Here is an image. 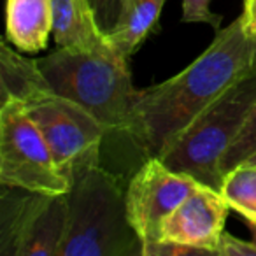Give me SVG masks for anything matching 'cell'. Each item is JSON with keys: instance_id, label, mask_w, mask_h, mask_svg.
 <instances>
[{"instance_id": "30bf717a", "label": "cell", "mask_w": 256, "mask_h": 256, "mask_svg": "<svg viewBox=\"0 0 256 256\" xmlns=\"http://www.w3.org/2000/svg\"><path fill=\"white\" fill-rule=\"evenodd\" d=\"M53 34L51 0H8L6 36L22 53H39Z\"/></svg>"}, {"instance_id": "d6986e66", "label": "cell", "mask_w": 256, "mask_h": 256, "mask_svg": "<svg viewBox=\"0 0 256 256\" xmlns=\"http://www.w3.org/2000/svg\"><path fill=\"white\" fill-rule=\"evenodd\" d=\"M216 256H256V246L252 240H242L224 230L216 246Z\"/></svg>"}, {"instance_id": "7c38bea8", "label": "cell", "mask_w": 256, "mask_h": 256, "mask_svg": "<svg viewBox=\"0 0 256 256\" xmlns=\"http://www.w3.org/2000/svg\"><path fill=\"white\" fill-rule=\"evenodd\" d=\"M53 92L39 60H32L6 42L0 44V102L9 100L28 104Z\"/></svg>"}, {"instance_id": "e0dca14e", "label": "cell", "mask_w": 256, "mask_h": 256, "mask_svg": "<svg viewBox=\"0 0 256 256\" xmlns=\"http://www.w3.org/2000/svg\"><path fill=\"white\" fill-rule=\"evenodd\" d=\"M212 256L209 249L195 248V246L181 244L172 240H156L144 244L142 256Z\"/></svg>"}, {"instance_id": "6da1fadb", "label": "cell", "mask_w": 256, "mask_h": 256, "mask_svg": "<svg viewBox=\"0 0 256 256\" xmlns=\"http://www.w3.org/2000/svg\"><path fill=\"white\" fill-rule=\"evenodd\" d=\"M254 68L256 36L240 14L184 70L140 90L128 136L146 158H162L214 100Z\"/></svg>"}, {"instance_id": "2e32d148", "label": "cell", "mask_w": 256, "mask_h": 256, "mask_svg": "<svg viewBox=\"0 0 256 256\" xmlns=\"http://www.w3.org/2000/svg\"><path fill=\"white\" fill-rule=\"evenodd\" d=\"M102 36L109 39L118 32L123 20L126 0H86Z\"/></svg>"}, {"instance_id": "3957f363", "label": "cell", "mask_w": 256, "mask_h": 256, "mask_svg": "<svg viewBox=\"0 0 256 256\" xmlns=\"http://www.w3.org/2000/svg\"><path fill=\"white\" fill-rule=\"evenodd\" d=\"M39 65L56 95L84 107L109 132L128 134L139 90L132 82L128 60L112 46L96 51L58 48Z\"/></svg>"}, {"instance_id": "ffe728a7", "label": "cell", "mask_w": 256, "mask_h": 256, "mask_svg": "<svg viewBox=\"0 0 256 256\" xmlns=\"http://www.w3.org/2000/svg\"><path fill=\"white\" fill-rule=\"evenodd\" d=\"M244 16L249 30L256 36V0H244Z\"/></svg>"}, {"instance_id": "7a4b0ae2", "label": "cell", "mask_w": 256, "mask_h": 256, "mask_svg": "<svg viewBox=\"0 0 256 256\" xmlns=\"http://www.w3.org/2000/svg\"><path fill=\"white\" fill-rule=\"evenodd\" d=\"M68 230L58 256H142L126 212V186L100 165V148L68 172Z\"/></svg>"}, {"instance_id": "8992f818", "label": "cell", "mask_w": 256, "mask_h": 256, "mask_svg": "<svg viewBox=\"0 0 256 256\" xmlns=\"http://www.w3.org/2000/svg\"><path fill=\"white\" fill-rule=\"evenodd\" d=\"M0 182L40 193H67L70 188L42 132L16 100L0 107Z\"/></svg>"}, {"instance_id": "8fae6325", "label": "cell", "mask_w": 256, "mask_h": 256, "mask_svg": "<svg viewBox=\"0 0 256 256\" xmlns=\"http://www.w3.org/2000/svg\"><path fill=\"white\" fill-rule=\"evenodd\" d=\"M53 36L58 48L96 51L109 46L86 0H51Z\"/></svg>"}, {"instance_id": "9a60e30c", "label": "cell", "mask_w": 256, "mask_h": 256, "mask_svg": "<svg viewBox=\"0 0 256 256\" xmlns=\"http://www.w3.org/2000/svg\"><path fill=\"white\" fill-rule=\"evenodd\" d=\"M252 156H256V102L251 107V110H249L244 124L238 130L237 137H235L234 142L230 144V148L224 151L223 158H221V178H224L235 167L249 162Z\"/></svg>"}, {"instance_id": "4fadbf2b", "label": "cell", "mask_w": 256, "mask_h": 256, "mask_svg": "<svg viewBox=\"0 0 256 256\" xmlns=\"http://www.w3.org/2000/svg\"><path fill=\"white\" fill-rule=\"evenodd\" d=\"M165 0H126L123 20L109 44L126 60L140 48V44L158 28Z\"/></svg>"}, {"instance_id": "277c9868", "label": "cell", "mask_w": 256, "mask_h": 256, "mask_svg": "<svg viewBox=\"0 0 256 256\" xmlns=\"http://www.w3.org/2000/svg\"><path fill=\"white\" fill-rule=\"evenodd\" d=\"M256 102V68L214 100L160 158L176 172L221 188L220 162Z\"/></svg>"}, {"instance_id": "9c48e42d", "label": "cell", "mask_w": 256, "mask_h": 256, "mask_svg": "<svg viewBox=\"0 0 256 256\" xmlns=\"http://www.w3.org/2000/svg\"><path fill=\"white\" fill-rule=\"evenodd\" d=\"M230 206L220 190L200 184L168 214L162 226V240L181 242L209 249L216 256V246L224 232Z\"/></svg>"}, {"instance_id": "ac0fdd59", "label": "cell", "mask_w": 256, "mask_h": 256, "mask_svg": "<svg viewBox=\"0 0 256 256\" xmlns=\"http://www.w3.org/2000/svg\"><path fill=\"white\" fill-rule=\"evenodd\" d=\"M182 22L204 23L220 30L221 16L210 11V0H182Z\"/></svg>"}, {"instance_id": "7402d4cb", "label": "cell", "mask_w": 256, "mask_h": 256, "mask_svg": "<svg viewBox=\"0 0 256 256\" xmlns=\"http://www.w3.org/2000/svg\"><path fill=\"white\" fill-rule=\"evenodd\" d=\"M246 164H252V165H256V156H252L249 162H246Z\"/></svg>"}, {"instance_id": "52a82bcc", "label": "cell", "mask_w": 256, "mask_h": 256, "mask_svg": "<svg viewBox=\"0 0 256 256\" xmlns=\"http://www.w3.org/2000/svg\"><path fill=\"white\" fill-rule=\"evenodd\" d=\"M39 126L54 162L68 178L70 168L90 151L100 148L107 130L84 107L50 92L28 104H23Z\"/></svg>"}, {"instance_id": "5bb4252c", "label": "cell", "mask_w": 256, "mask_h": 256, "mask_svg": "<svg viewBox=\"0 0 256 256\" xmlns=\"http://www.w3.org/2000/svg\"><path fill=\"white\" fill-rule=\"evenodd\" d=\"M220 192L238 216L256 221V165L242 164L230 170L223 178Z\"/></svg>"}, {"instance_id": "44dd1931", "label": "cell", "mask_w": 256, "mask_h": 256, "mask_svg": "<svg viewBox=\"0 0 256 256\" xmlns=\"http://www.w3.org/2000/svg\"><path fill=\"white\" fill-rule=\"evenodd\" d=\"M242 220H244L246 226H248L249 234H251V240H252V244L256 246V221H252V220H248V218H242Z\"/></svg>"}, {"instance_id": "5b68a950", "label": "cell", "mask_w": 256, "mask_h": 256, "mask_svg": "<svg viewBox=\"0 0 256 256\" xmlns=\"http://www.w3.org/2000/svg\"><path fill=\"white\" fill-rule=\"evenodd\" d=\"M0 254L58 256L68 230L67 193L0 182Z\"/></svg>"}, {"instance_id": "ba28073f", "label": "cell", "mask_w": 256, "mask_h": 256, "mask_svg": "<svg viewBox=\"0 0 256 256\" xmlns=\"http://www.w3.org/2000/svg\"><path fill=\"white\" fill-rule=\"evenodd\" d=\"M202 182L172 170L160 158H148L126 186V212L142 244L162 240L168 214Z\"/></svg>"}]
</instances>
